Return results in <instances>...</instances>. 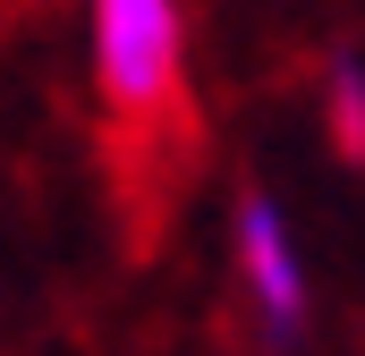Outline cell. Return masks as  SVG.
Masks as SVG:
<instances>
[{
    "label": "cell",
    "mask_w": 365,
    "mask_h": 356,
    "mask_svg": "<svg viewBox=\"0 0 365 356\" xmlns=\"http://www.w3.org/2000/svg\"><path fill=\"white\" fill-rule=\"evenodd\" d=\"M323 127H331V145L349 162H365V60L357 51H340L323 68Z\"/></svg>",
    "instance_id": "cell-3"
},
{
    "label": "cell",
    "mask_w": 365,
    "mask_h": 356,
    "mask_svg": "<svg viewBox=\"0 0 365 356\" xmlns=\"http://www.w3.org/2000/svg\"><path fill=\"white\" fill-rule=\"evenodd\" d=\"M93 93L119 127H170L187 110V17L179 0H86Z\"/></svg>",
    "instance_id": "cell-1"
},
{
    "label": "cell",
    "mask_w": 365,
    "mask_h": 356,
    "mask_svg": "<svg viewBox=\"0 0 365 356\" xmlns=\"http://www.w3.org/2000/svg\"><path fill=\"white\" fill-rule=\"evenodd\" d=\"M230 255H238V288H247L255 323H264L272 340H297L306 314H314V280H306V255H297L289 212H280L264 187L238 195V212H230Z\"/></svg>",
    "instance_id": "cell-2"
}]
</instances>
